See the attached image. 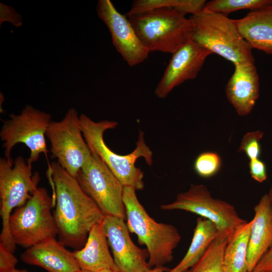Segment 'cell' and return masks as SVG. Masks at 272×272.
<instances>
[{"instance_id":"24","label":"cell","mask_w":272,"mask_h":272,"mask_svg":"<svg viewBox=\"0 0 272 272\" xmlns=\"http://www.w3.org/2000/svg\"><path fill=\"white\" fill-rule=\"evenodd\" d=\"M272 5V0H213L207 2L204 10L227 15L243 9L250 11Z\"/></svg>"},{"instance_id":"9","label":"cell","mask_w":272,"mask_h":272,"mask_svg":"<svg viewBox=\"0 0 272 272\" xmlns=\"http://www.w3.org/2000/svg\"><path fill=\"white\" fill-rule=\"evenodd\" d=\"M53 158L74 177L90 159L92 153L82 132L80 116L70 109L60 121H52L46 132Z\"/></svg>"},{"instance_id":"6","label":"cell","mask_w":272,"mask_h":272,"mask_svg":"<svg viewBox=\"0 0 272 272\" xmlns=\"http://www.w3.org/2000/svg\"><path fill=\"white\" fill-rule=\"evenodd\" d=\"M32 168L21 156L14 161L5 157L0 159V243L13 253L16 245L10 232L9 219L13 211L24 205L38 188L39 173H33Z\"/></svg>"},{"instance_id":"23","label":"cell","mask_w":272,"mask_h":272,"mask_svg":"<svg viewBox=\"0 0 272 272\" xmlns=\"http://www.w3.org/2000/svg\"><path fill=\"white\" fill-rule=\"evenodd\" d=\"M228 237L219 233L216 239L189 272H225L224 251Z\"/></svg>"},{"instance_id":"12","label":"cell","mask_w":272,"mask_h":272,"mask_svg":"<svg viewBox=\"0 0 272 272\" xmlns=\"http://www.w3.org/2000/svg\"><path fill=\"white\" fill-rule=\"evenodd\" d=\"M97 12L108 28L116 51L130 66L148 57L150 52L140 40L127 16L119 13L110 1L99 0Z\"/></svg>"},{"instance_id":"18","label":"cell","mask_w":272,"mask_h":272,"mask_svg":"<svg viewBox=\"0 0 272 272\" xmlns=\"http://www.w3.org/2000/svg\"><path fill=\"white\" fill-rule=\"evenodd\" d=\"M81 269L99 272L108 269L118 272L109 250V244L102 222L94 225L81 249L73 251Z\"/></svg>"},{"instance_id":"26","label":"cell","mask_w":272,"mask_h":272,"mask_svg":"<svg viewBox=\"0 0 272 272\" xmlns=\"http://www.w3.org/2000/svg\"><path fill=\"white\" fill-rule=\"evenodd\" d=\"M263 135L260 130L247 132L242 140L239 151L244 152L250 160L258 159L261 152L259 141Z\"/></svg>"},{"instance_id":"8","label":"cell","mask_w":272,"mask_h":272,"mask_svg":"<svg viewBox=\"0 0 272 272\" xmlns=\"http://www.w3.org/2000/svg\"><path fill=\"white\" fill-rule=\"evenodd\" d=\"M51 121V114L30 105H27L19 114H10L9 118L3 121L0 131L5 157L12 158V149L17 144L22 143L30 150L27 159L29 165L32 166L42 153L48 163L45 137ZM50 165L48 163L49 170Z\"/></svg>"},{"instance_id":"11","label":"cell","mask_w":272,"mask_h":272,"mask_svg":"<svg viewBox=\"0 0 272 272\" xmlns=\"http://www.w3.org/2000/svg\"><path fill=\"white\" fill-rule=\"evenodd\" d=\"M76 178L83 190L104 216L125 218L123 186L97 155L92 153L90 159L79 172Z\"/></svg>"},{"instance_id":"3","label":"cell","mask_w":272,"mask_h":272,"mask_svg":"<svg viewBox=\"0 0 272 272\" xmlns=\"http://www.w3.org/2000/svg\"><path fill=\"white\" fill-rule=\"evenodd\" d=\"M135 190L132 187H123L127 227L137 236L139 242L146 246L150 267L164 266L173 260V250L181 236L173 225L157 222L151 218L140 202Z\"/></svg>"},{"instance_id":"17","label":"cell","mask_w":272,"mask_h":272,"mask_svg":"<svg viewBox=\"0 0 272 272\" xmlns=\"http://www.w3.org/2000/svg\"><path fill=\"white\" fill-rule=\"evenodd\" d=\"M247 255L248 272H252L272 246V205L268 193L254 208Z\"/></svg>"},{"instance_id":"34","label":"cell","mask_w":272,"mask_h":272,"mask_svg":"<svg viewBox=\"0 0 272 272\" xmlns=\"http://www.w3.org/2000/svg\"><path fill=\"white\" fill-rule=\"evenodd\" d=\"M252 272H253V271H252Z\"/></svg>"},{"instance_id":"20","label":"cell","mask_w":272,"mask_h":272,"mask_svg":"<svg viewBox=\"0 0 272 272\" xmlns=\"http://www.w3.org/2000/svg\"><path fill=\"white\" fill-rule=\"evenodd\" d=\"M218 234V230L212 222L198 218L187 251L179 263L168 272H184L190 269L204 255Z\"/></svg>"},{"instance_id":"4","label":"cell","mask_w":272,"mask_h":272,"mask_svg":"<svg viewBox=\"0 0 272 272\" xmlns=\"http://www.w3.org/2000/svg\"><path fill=\"white\" fill-rule=\"evenodd\" d=\"M189 18L192 26L190 37L199 45L234 65L254 63L252 49L239 34L233 19L204 9Z\"/></svg>"},{"instance_id":"14","label":"cell","mask_w":272,"mask_h":272,"mask_svg":"<svg viewBox=\"0 0 272 272\" xmlns=\"http://www.w3.org/2000/svg\"><path fill=\"white\" fill-rule=\"evenodd\" d=\"M212 53L193 41L190 37L172 54L155 94L164 99L176 87L186 81L195 79L207 58Z\"/></svg>"},{"instance_id":"15","label":"cell","mask_w":272,"mask_h":272,"mask_svg":"<svg viewBox=\"0 0 272 272\" xmlns=\"http://www.w3.org/2000/svg\"><path fill=\"white\" fill-rule=\"evenodd\" d=\"M226 86V96L241 116L252 111L259 97V77L254 63L235 65Z\"/></svg>"},{"instance_id":"30","label":"cell","mask_w":272,"mask_h":272,"mask_svg":"<svg viewBox=\"0 0 272 272\" xmlns=\"http://www.w3.org/2000/svg\"><path fill=\"white\" fill-rule=\"evenodd\" d=\"M169 269L165 268L164 266L162 267H155L153 269H150L147 272H165ZM184 272H189V269Z\"/></svg>"},{"instance_id":"22","label":"cell","mask_w":272,"mask_h":272,"mask_svg":"<svg viewBox=\"0 0 272 272\" xmlns=\"http://www.w3.org/2000/svg\"><path fill=\"white\" fill-rule=\"evenodd\" d=\"M205 0H136L126 14L129 16L159 8H172L191 15L201 12L206 4Z\"/></svg>"},{"instance_id":"28","label":"cell","mask_w":272,"mask_h":272,"mask_svg":"<svg viewBox=\"0 0 272 272\" xmlns=\"http://www.w3.org/2000/svg\"><path fill=\"white\" fill-rule=\"evenodd\" d=\"M249 167L250 175L255 181L261 183L267 179L265 164L259 158L250 160Z\"/></svg>"},{"instance_id":"25","label":"cell","mask_w":272,"mask_h":272,"mask_svg":"<svg viewBox=\"0 0 272 272\" xmlns=\"http://www.w3.org/2000/svg\"><path fill=\"white\" fill-rule=\"evenodd\" d=\"M222 160L220 156L213 152H205L196 157L194 169L200 177L209 178L216 175L221 169Z\"/></svg>"},{"instance_id":"13","label":"cell","mask_w":272,"mask_h":272,"mask_svg":"<svg viewBox=\"0 0 272 272\" xmlns=\"http://www.w3.org/2000/svg\"><path fill=\"white\" fill-rule=\"evenodd\" d=\"M124 220L106 215L102 221L118 272H147L151 269L148 250L134 244Z\"/></svg>"},{"instance_id":"10","label":"cell","mask_w":272,"mask_h":272,"mask_svg":"<svg viewBox=\"0 0 272 272\" xmlns=\"http://www.w3.org/2000/svg\"><path fill=\"white\" fill-rule=\"evenodd\" d=\"M166 211L183 210L199 215L212 222L219 233L229 237L235 230L247 222L242 218L230 203L214 198L203 184H191L188 190L178 194L175 200L162 205Z\"/></svg>"},{"instance_id":"33","label":"cell","mask_w":272,"mask_h":272,"mask_svg":"<svg viewBox=\"0 0 272 272\" xmlns=\"http://www.w3.org/2000/svg\"><path fill=\"white\" fill-rule=\"evenodd\" d=\"M76 272H91V271H88V270H82V269H80Z\"/></svg>"},{"instance_id":"1","label":"cell","mask_w":272,"mask_h":272,"mask_svg":"<svg viewBox=\"0 0 272 272\" xmlns=\"http://www.w3.org/2000/svg\"><path fill=\"white\" fill-rule=\"evenodd\" d=\"M50 174L55 190L53 214L58 241L65 246L80 249L84 246L92 227L101 223L104 215L77 178L57 162L51 163Z\"/></svg>"},{"instance_id":"27","label":"cell","mask_w":272,"mask_h":272,"mask_svg":"<svg viewBox=\"0 0 272 272\" xmlns=\"http://www.w3.org/2000/svg\"><path fill=\"white\" fill-rule=\"evenodd\" d=\"M18 262L13 252L0 243V272H8L15 269Z\"/></svg>"},{"instance_id":"7","label":"cell","mask_w":272,"mask_h":272,"mask_svg":"<svg viewBox=\"0 0 272 272\" xmlns=\"http://www.w3.org/2000/svg\"><path fill=\"white\" fill-rule=\"evenodd\" d=\"M53 205V198L40 187L24 205L14 210L9 225L16 245L28 248L56 237L57 229L51 212Z\"/></svg>"},{"instance_id":"16","label":"cell","mask_w":272,"mask_h":272,"mask_svg":"<svg viewBox=\"0 0 272 272\" xmlns=\"http://www.w3.org/2000/svg\"><path fill=\"white\" fill-rule=\"evenodd\" d=\"M55 238L27 248L21 260L29 265L43 268L48 272H76L81 269L71 252Z\"/></svg>"},{"instance_id":"32","label":"cell","mask_w":272,"mask_h":272,"mask_svg":"<svg viewBox=\"0 0 272 272\" xmlns=\"http://www.w3.org/2000/svg\"><path fill=\"white\" fill-rule=\"evenodd\" d=\"M99 272H114V271H111L110 270H108V269H104Z\"/></svg>"},{"instance_id":"29","label":"cell","mask_w":272,"mask_h":272,"mask_svg":"<svg viewBox=\"0 0 272 272\" xmlns=\"http://www.w3.org/2000/svg\"><path fill=\"white\" fill-rule=\"evenodd\" d=\"M272 205V185L268 193ZM253 272H272V246L264 254Z\"/></svg>"},{"instance_id":"5","label":"cell","mask_w":272,"mask_h":272,"mask_svg":"<svg viewBox=\"0 0 272 272\" xmlns=\"http://www.w3.org/2000/svg\"><path fill=\"white\" fill-rule=\"evenodd\" d=\"M186 14L175 9L159 8L127 17L149 52L172 54L190 37L192 26Z\"/></svg>"},{"instance_id":"21","label":"cell","mask_w":272,"mask_h":272,"mask_svg":"<svg viewBox=\"0 0 272 272\" xmlns=\"http://www.w3.org/2000/svg\"><path fill=\"white\" fill-rule=\"evenodd\" d=\"M252 221L238 227L229 237L224 254L225 272H248L247 255Z\"/></svg>"},{"instance_id":"2","label":"cell","mask_w":272,"mask_h":272,"mask_svg":"<svg viewBox=\"0 0 272 272\" xmlns=\"http://www.w3.org/2000/svg\"><path fill=\"white\" fill-rule=\"evenodd\" d=\"M80 121L83 135L91 152L103 161L123 187L143 189L144 173L136 167L135 162L143 157L148 165L153 163V153L145 143L144 132H139L134 150L129 154L120 155L111 150L103 138L104 132L116 128L117 122L108 120L95 122L84 114L80 115Z\"/></svg>"},{"instance_id":"19","label":"cell","mask_w":272,"mask_h":272,"mask_svg":"<svg viewBox=\"0 0 272 272\" xmlns=\"http://www.w3.org/2000/svg\"><path fill=\"white\" fill-rule=\"evenodd\" d=\"M238 31L252 49L272 54V5L233 19Z\"/></svg>"},{"instance_id":"31","label":"cell","mask_w":272,"mask_h":272,"mask_svg":"<svg viewBox=\"0 0 272 272\" xmlns=\"http://www.w3.org/2000/svg\"><path fill=\"white\" fill-rule=\"evenodd\" d=\"M8 272H28V271L25 269H19L15 268L11 271Z\"/></svg>"}]
</instances>
